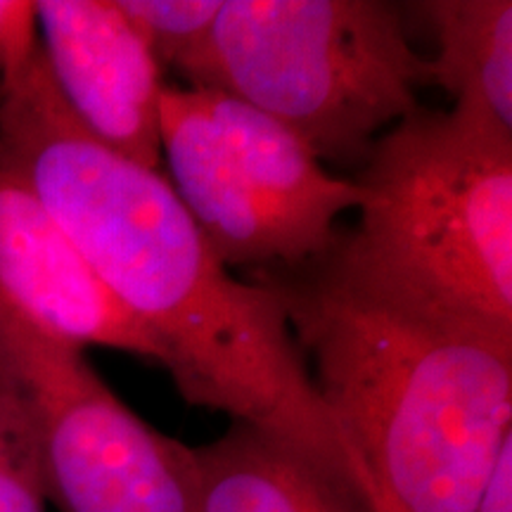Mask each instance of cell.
Wrapping results in <instances>:
<instances>
[{
    "mask_svg": "<svg viewBox=\"0 0 512 512\" xmlns=\"http://www.w3.org/2000/svg\"><path fill=\"white\" fill-rule=\"evenodd\" d=\"M475 512H512V444L498 460Z\"/></svg>",
    "mask_w": 512,
    "mask_h": 512,
    "instance_id": "obj_14",
    "label": "cell"
},
{
    "mask_svg": "<svg viewBox=\"0 0 512 512\" xmlns=\"http://www.w3.org/2000/svg\"><path fill=\"white\" fill-rule=\"evenodd\" d=\"M0 318L69 347L159 361L155 344L0 155Z\"/></svg>",
    "mask_w": 512,
    "mask_h": 512,
    "instance_id": "obj_8",
    "label": "cell"
},
{
    "mask_svg": "<svg viewBox=\"0 0 512 512\" xmlns=\"http://www.w3.org/2000/svg\"><path fill=\"white\" fill-rule=\"evenodd\" d=\"M36 34L57 95L83 131L162 171V64L117 0H41Z\"/></svg>",
    "mask_w": 512,
    "mask_h": 512,
    "instance_id": "obj_7",
    "label": "cell"
},
{
    "mask_svg": "<svg viewBox=\"0 0 512 512\" xmlns=\"http://www.w3.org/2000/svg\"><path fill=\"white\" fill-rule=\"evenodd\" d=\"M159 143L171 188L228 268L316 264L339 242V216L361 200L290 128L209 88L164 86Z\"/></svg>",
    "mask_w": 512,
    "mask_h": 512,
    "instance_id": "obj_5",
    "label": "cell"
},
{
    "mask_svg": "<svg viewBox=\"0 0 512 512\" xmlns=\"http://www.w3.org/2000/svg\"><path fill=\"white\" fill-rule=\"evenodd\" d=\"M159 64L178 69L204 46L223 0H117Z\"/></svg>",
    "mask_w": 512,
    "mask_h": 512,
    "instance_id": "obj_12",
    "label": "cell"
},
{
    "mask_svg": "<svg viewBox=\"0 0 512 512\" xmlns=\"http://www.w3.org/2000/svg\"><path fill=\"white\" fill-rule=\"evenodd\" d=\"M0 155L145 330L190 406L290 441L366 494L278 292L230 275L162 171L76 124L38 41L0 79Z\"/></svg>",
    "mask_w": 512,
    "mask_h": 512,
    "instance_id": "obj_1",
    "label": "cell"
},
{
    "mask_svg": "<svg viewBox=\"0 0 512 512\" xmlns=\"http://www.w3.org/2000/svg\"><path fill=\"white\" fill-rule=\"evenodd\" d=\"M178 72L290 128L318 159L363 166L389 128L420 110L427 57L380 0H223Z\"/></svg>",
    "mask_w": 512,
    "mask_h": 512,
    "instance_id": "obj_4",
    "label": "cell"
},
{
    "mask_svg": "<svg viewBox=\"0 0 512 512\" xmlns=\"http://www.w3.org/2000/svg\"><path fill=\"white\" fill-rule=\"evenodd\" d=\"M325 264L370 299L512 337V138L418 112L377 140Z\"/></svg>",
    "mask_w": 512,
    "mask_h": 512,
    "instance_id": "obj_3",
    "label": "cell"
},
{
    "mask_svg": "<svg viewBox=\"0 0 512 512\" xmlns=\"http://www.w3.org/2000/svg\"><path fill=\"white\" fill-rule=\"evenodd\" d=\"M413 8L430 22L437 41L427 69L430 86L453 98L448 112L512 138L510 0H427Z\"/></svg>",
    "mask_w": 512,
    "mask_h": 512,
    "instance_id": "obj_10",
    "label": "cell"
},
{
    "mask_svg": "<svg viewBox=\"0 0 512 512\" xmlns=\"http://www.w3.org/2000/svg\"><path fill=\"white\" fill-rule=\"evenodd\" d=\"M195 458L197 512H375L354 479L252 425L230 422Z\"/></svg>",
    "mask_w": 512,
    "mask_h": 512,
    "instance_id": "obj_9",
    "label": "cell"
},
{
    "mask_svg": "<svg viewBox=\"0 0 512 512\" xmlns=\"http://www.w3.org/2000/svg\"><path fill=\"white\" fill-rule=\"evenodd\" d=\"M259 280L283 299L375 512H475L512 444V337L394 309L323 259Z\"/></svg>",
    "mask_w": 512,
    "mask_h": 512,
    "instance_id": "obj_2",
    "label": "cell"
},
{
    "mask_svg": "<svg viewBox=\"0 0 512 512\" xmlns=\"http://www.w3.org/2000/svg\"><path fill=\"white\" fill-rule=\"evenodd\" d=\"M41 458L31 413L0 380V512H46Z\"/></svg>",
    "mask_w": 512,
    "mask_h": 512,
    "instance_id": "obj_11",
    "label": "cell"
},
{
    "mask_svg": "<svg viewBox=\"0 0 512 512\" xmlns=\"http://www.w3.org/2000/svg\"><path fill=\"white\" fill-rule=\"evenodd\" d=\"M34 3L0 0V79L36 46Z\"/></svg>",
    "mask_w": 512,
    "mask_h": 512,
    "instance_id": "obj_13",
    "label": "cell"
},
{
    "mask_svg": "<svg viewBox=\"0 0 512 512\" xmlns=\"http://www.w3.org/2000/svg\"><path fill=\"white\" fill-rule=\"evenodd\" d=\"M0 380L27 403L57 512H197L195 448L133 413L83 349L0 318Z\"/></svg>",
    "mask_w": 512,
    "mask_h": 512,
    "instance_id": "obj_6",
    "label": "cell"
}]
</instances>
